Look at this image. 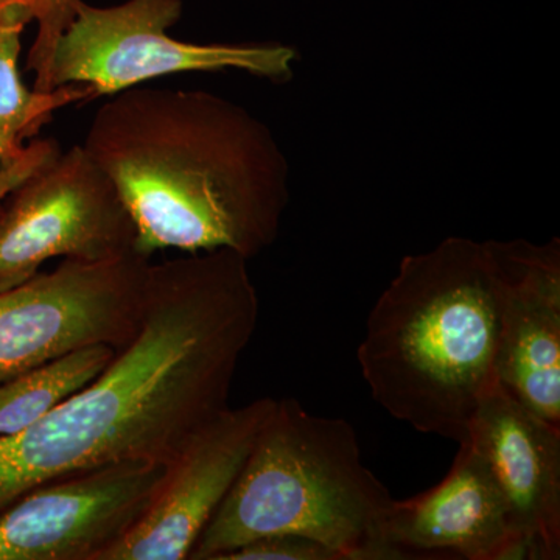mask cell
<instances>
[{"mask_svg":"<svg viewBox=\"0 0 560 560\" xmlns=\"http://www.w3.org/2000/svg\"><path fill=\"white\" fill-rule=\"evenodd\" d=\"M248 259L202 250L151 265L138 335L28 429L0 436V514L44 482L119 460L172 464L230 408L260 302Z\"/></svg>","mask_w":560,"mask_h":560,"instance_id":"1","label":"cell"},{"mask_svg":"<svg viewBox=\"0 0 560 560\" xmlns=\"http://www.w3.org/2000/svg\"><path fill=\"white\" fill-rule=\"evenodd\" d=\"M83 149L119 191L149 259L230 249L250 260L278 241L289 161L270 127L235 102L128 88L97 109Z\"/></svg>","mask_w":560,"mask_h":560,"instance_id":"2","label":"cell"},{"mask_svg":"<svg viewBox=\"0 0 560 560\" xmlns=\"http://www.w3.org/2000/svg\"><path fill=\"white\" fill-rule=\"evenodd\" d=\"M499 308L488 242L448 237L404 257L357 350L372 399L419 433L467 440L497 381Z\"/></svg>","mask_w":560,"mask_h":560,"instance_id":"3","label":"cell"},{"mask_svg":"<svg viewBox=\"0 0 560 560\" xmlns=\"http://www.w3.org/2000/svg\"><path fill=\"white\" fill-rule=\"evenodd\" d=\"M393 503L361 460L348 420L312 415L294 399L276 400L241 477L189 560H223L278 534L320 541L342 560H388L382 528Z\"/></svg>","mask_w":560,"mask_h":560,"instance_id":"4","label":"cell"},{"mask_svg":"<svg viewBox=\"0 0 560 560\" xmlns=\"http://www.w3.org/2000/svg\"><path fill=\"white\" fill-rule=\"evenodd\" d=\"M180 14V0H127L105 9L80 0L55 47L51 90L90 84L101 97L172 73L224 69L243 70L272 83L293 79L298 61L293 47L186 43L168 35Z\"/></svg>","mask_w":560,"mask_h":560,"instance_id":"5","label":"cell"},{"mask_svg":"<svg viewBox=\"0 0 560 560\" xmlns=\"http://www.w3.org/2000/svg\"><path fill=\"white\" fill-rule=\"evenodd\" d=\"M150 259H65L0 291V383L88 348L120 350L138 335Z\"/></svg>","mask_w":560,"mask_h":560,"instance_id":"6","label":"cell"},{"mask_svg":"<svg viewBox=\"0 0 560 560\" xmlns=\"http://www.w3.org/2000/svg\"><path fill=\"white\" fill-rule=\"evenodd\" d=\"M135 253L130 212L83 145L60 151L0 205V291L57 257L103 261Z\"/></svg>","mask_w":560,"mask_h":560,"instance_id":"7","label":"cell"},{"mask_svg":"<svg viewBox=\"0 0 560 560\" xmlns=\"http://www.w3.org/2000/svg\"><path fill=\"white\" fill-rule=\"evenodd\" d=\"M168 466L119 460L32 489L0 514V560H102L149 511Z\"/></svg>","mask_w":560,"mask_h":560,"instance_id":"8","label":"cell"},{"mask_svg":"<svg viewBox=\"0 0 560 560\" xmlns=\"http://www.w3.org/2000/svg\"><path fill=\"white\" fill-rule=\"evenodd\" d=\"M270 397L226 408L201 427L168 466L156 499L102 560H189L191 548L241 477Z\"/></svg>","mask_w":560,"mask_h":560,"instance_id":"9","label":"cell"},{"mask_svg":"<svg viewBox=\"0 0 560 560\" xmlns=\"http://www.w3.org/2000/svg\"><path fill=\"white\" fill-rule=\"evenodd\" d=\"M497 278V381L560 429V242L488 241Z\"/></svg>","mask_w":560,"mask_h":560,"instance_id":"10","label":"cell"},{"mask_svg":"<svg viewBox=\"0 0 560 560\" xmlns=\"http://www.w3.org/2000/svg\"><path fill=\"white\" fill-rule=\"evenodd\" d=\"M382 544L388 560L525 559L506 500L469 441L460 442L440 485L410 500H394Z\"/></svg>","mask_w":560,"mask_h":560,"instance_id":"11","label":"cell"},{"mask_svg":"<svg viewBox=\"0 0 560 560\" xmlns=\"http://www.w3.org/2000/svg\"><path fill=\"white\" fill-rule=\"evenodd\" d=\"M466 441L488 463L525 559H559V427L523 407L497 383L475 412Z\"/></svg>","mask_w":560,"mask_h":560,"instance_id":"12","label":"cell"},{"mask_svg":"<svg viewBox=\"0 0 560 560\" xmlns=\"http://www.w3.org/2000/svg\"><path fill=\"white\" fill-rule=\"evenodd\" d=\"M28 22L0 24V165L24 153L25 140L51 119V114L72 103L94 101L90 84H66L50 92L28 90L20 70L21 35Z\"/></svg>","mask_w":560,"mask_h":560,"instance_id":"13","label":"cell"},{"mask_svg":"<svg viewBox=\"0 0 560 560\" xmlns=\"http://www.w3.org/2000/svg\"><path fill=\"white\" fill-rule=\"evenodd\" d=\"M117 350L88 346L0 383V436L20 433L94 381Z\"/></svg>","mask_w":560,"mask_h":560,"instance_id":"14","label":"cell"},{"mask_svg":"<svg viewBox=\"0 0 560 560\" xmlns=\"http://www.w3.org/2000/svg\"><path fill=\"white\" fill-rule=\"evenodd\" d=\"M80 0H36L33 21L38 24L35 43L27 57V70L35 73L33 90L50 92L51 60L55 47L69 27Z\"/></svg>","mask_w":560,"mask_h":560,"instance_id":"15","label":"cell"},{"mask_svg":"<svg viewBox=\"0 0 560 560\" xmlns=\"http://www.w3.org/2000/svg\"><path fill=\"white\" fill-rule=\"evenodd\" d=\"M223 560H342L334 548L296 536L278 534L249 541L224 556Z\"/></svg>","mask_w":560,"mask_h":560,"instance_id":"16","label":"cell"},{"mask_svg":"<svg viewBox=\"0 0 560 560\" xmlns=\"http://www.w3.org/2000/svg\"><path fill=\"white\" fill-rule=\"evenodd\" d=\"M55 139L32 140L16 161L0 165V205L36 168L60 154Z\"/></svg>","mask_w":560,"mask_h":560,"instance_id":"17","label":"cell"},{"mask_svg":"<svg viewBox=\"0 0 560 560\" xmlns=\"http://www.w3.org/2000/svg\"><path fill=\"white\" fill-rule=\"evenodd\" d=\"M36 0H0V24L13 20L33 21Z\"/></svg>","mask_w":560,"mask_h":560,"instance_id":"18","label":"cell"}]
</instances>
